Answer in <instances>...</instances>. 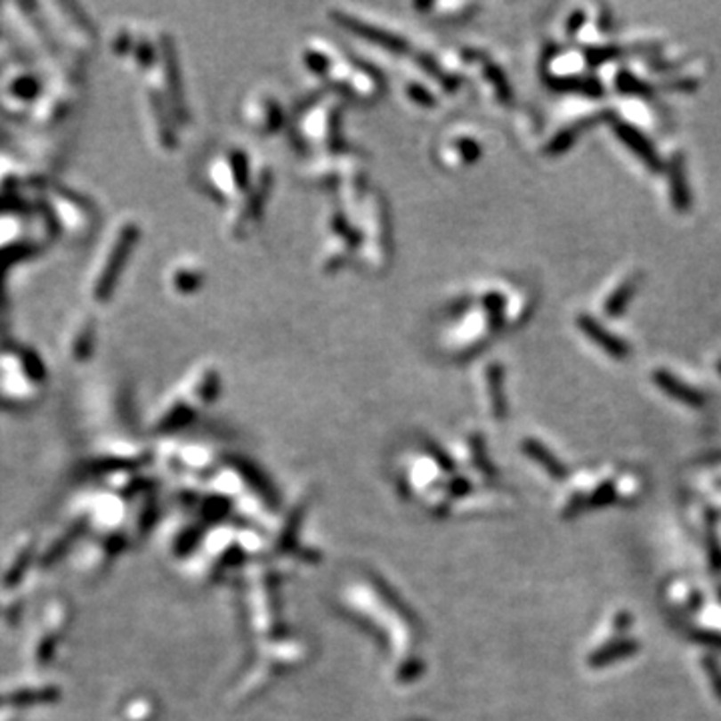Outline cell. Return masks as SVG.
<instances>
[{"instance_id": "cell-1", "label": "cell", "mask_w": 721, "mask_h": 721, "mask_svg": "<svg viewBox=\"0 0 721 721\" xmlns=\"http://www.w3.org/2000/svg\"><path fill=\"white\" fill-rule=\"evenodd\" d=\"M505 312L507 295L495 287L463 296L455 319L443 331V351L459 359L481 351L505 327Z\"/></svg>"}, {"instance_id": "cell-2", "label": "cell", "mask_w": 721, "mask_h": 721, "mask_svg": "<svg viewBox=\"0 0 721 721\" xmlns=\"http://www.w3.org/2000/svg\"><path fill=\"white\" fill-rule=\"evenodd\" d=\"M352 221L359 232L357 256L360 264L375 275L387 272L393 263V227L383 192L369 189L365 200L352 215Z\"/></svg>"}, {"instance_id": "cell-3", "label": "cell", "mask_w": 721, "mask_h": 721, "mask_svg": "<svg viewBox=\"0 0 721 721\" xmlns=\"http://www.w3.org/2000/svg\"><path fill=\"white\" fill-rule=\"evenodd\" d=\"M320 240L317 248V269L333 275L359 251V232L352 216L341 205H328L319 223Z\"/></svg>"}, {"instance_id": "cell-4", "label": "cell", "mask_w": 721, "mask_h": 721, "mask_svg": "<svg viewBox=\"0 0 721 721\" xmlns=\"http://www.w3.org/2000/svg\"><path fill=\"white\" fill-rule=\"evenodd\" d=\"M275 176L267 165L255 166L248 187L229 203L224 213V235L232 240H243L263 219L264 207L269 203Z\"/></svg>"}, {"instance_id": "cell-5", "label": "cell", "mask_w": 721, "mask_h": 721, "mask_svg": "<svg viewBox=\"0 0 721 721\" xmlns=\"http://www.w3.org/2000/svg\"><path fill=\"white\" fill-rule=\"evenodd\" d=\"M343 102L336 94H325L309 104L299 117V134L309 147L320 152L343 150L341 147Z\"/></svg>"}, {"instance_id": "cell-6", "label": "cell", "mask_w": 721, "mask_h": 721, "mask_svg": "<svg viewBox=\"0 0 721 721\" xmlns=\"http://www.w3.org/2000/svg\"><path fill=\"white\" fill-rule=\"evenodd\" d=\"M327 80L363 102H375L383 94V78L379 72L335 43H331Z\"/></svg>"}, {"instance_id": "cell-7", "label": "cell", "mask_w": 721, "mask_h": 721, "mask_svg": "<svg viewBox=\"0 0 721 721\" xmlns=\"http://www.w3.org/2000/svg\"><path fill=\"white\" fill-rule=\"evenodd\" d=\"M253 171L255 166L243 149L227 147L208 160L207 182L215 195L231 203L232 198H237L248 187V182L253 179Z\"/></svg>"}, {"instance_id": "cell-8", "label": "cell", "mask_w": 721, "mask_h": 721, "mask_svg": "<svg viewBox=\"0 0 721 721\" xmlns=\"http://www.w3.org/2000/svg\"><path fill=\"white\" fill-rule=\"evenodd\" d=\"M483 157V144L475 134L465 131V126L453 128L441 136L437 147V160L445 171L463 173L465 168L477 165Z\"/></svg>"}, {"instance_id": "cell-9", "label": "cell", "mask_w": 721, "mask_h": 721, "mask_svg": "<svg viewBox=\"0 0 721 721\" xmlns=\"http://www.w3.org/2000/svg\"><path fill=\"white\" fill-rule=\"evenodd\" d=\"M157 61H158V72L160 80H163V101L168 104L173 117L176 118V123H184L189 118L187 102H184V93L181 85V70H179V61H176V53L173 46L171 36L163 35L158 38L157 46Z\"/></svg>"}, {"instance_id": "cell-10", "label": "cell", "mask_w": 721, "mask_h": 721, "mask_svg": "<svg viewBox=\"0 0 721 721\" xmlns=\"http://www.w3.org/2000/svg\"><path fill=\"white\" fill-rule=\"evenodd\" d=\"M139 237H141L139 224L126 223L125 227L120 229L115 245H112V248H110L109 259H107V263H104L101 277H99V280H96L94 296L99 301H107L112 295V291H115L118 279H120V275H123V269L128 261V256H131L133 248L136 247V243H139Z\"/></svg>"}, {"instance_id": "cell-11", "label": "cell", "mask_w": 721, "mask_h": 721, "mask_svg": "<svg viewBox=\"0 0 721 721\" xmlns=\"http://www.w3.org/2000/svg\"><path fill=\"white\" fill-rule=\"evenodd\" d=\"M357 157L349 150H335V152H320L317 158L309 160L307 165L303 166L301 179L311 184V187L328 190V189H339V184L343 182L344 174L351 168V165L355 163Z\"/></svg>"}, {"instance_id": "cell-12", "label": "cell", "mask_w": 721, "mask_h": 721, "mask_svg": "<svg viewBox=\"0 0 721 721\" xmlns=\"http://www.w3.org/2000/svg\"><path fill=\"white\" fill-rule=\"evenodd\" d=\"M331 19L339 24L341 28L349 30L351 35H355L357 38L363 40V43L377 46L379 51L391 53V54H407L409 53V45L403 36L393 35V32H389L387 28L377 27V24L359 19V16H355V14L331 11Z\"/></svg>"}, {"instance_id": "cell-13", "label": "cell", "mask_w": 721, "mask_h": 721, "mask_svg": "<svg viewBox=\"0 0 721 721\" xmlns=\"http://www.w3.org/2000/svg\"><path fill=\"white\" fill-rule=\"evenodd\" d=\"M243 118L251 131L259 134H275L283 126V109L275 94L255 91L243 102Z\"/></svg>"}, {"instance_id": "cell-14", "label": "cell", "mask_w": 721, "mask_h": 721, "mask_svg": "<svg viewBox=\"0 0 721 721\" xmlns=\"http://www.w3.org/2000/svg\"><path fill=\"white\" fill-rule=\"evenodd\" d=\"M505 371L499 360H485L479 365L477 371V387L481 401L489 413L495 419H503L507 413V403H505Z\"/></svg>"}, {"instance_id": "cell-15", "label": "cell", "mask_w": 721, "mask_h": 721, "mask_svg": "<svg viewBox=\"0 0 721 721\" xmlns=\"http://www.w3.org/2000/svg\"><path fill=\"white\" fill-rule=\"evenodd\" d=\"M613 133L617 134V139H620L625 147H628L633 155H636L641 163L649 168V171L652 173L663 171L665 165L661 160V155L655 150L652 141H649L644 133L637 131L636 126L629 123H623V120H615Z\"/></svg>"}, {"instance_id": "cell-16", "label": "cell", "mask_w": 721, "mask_h": 721, "mask_svg": "<svg viewBox=\"0 0 721 721\" xmlns=\"http://www.w3.org/2000/svg\"><path fill=\"white\" fill-rule=\"evenodd\" d=\"M147 104H149L152 126H155V136H157L158 147L166 152H173L176 147H179V139H176V131L173 125L176 118L173 117L168 104L163 101V96H160L157 91H149Z\"/></svg>"}, {"instance_id": "cell-17", "label": "cell", "mask_w": 721, "mask_h": 721, "mask_svg": "<svg viewBox=\"0 0 721 721\" xmlns=\"http://www.w3.org/2000/svg\"><path fill=\"white\" fill-rule=\"evenodd\" d=\"M575 323H577V327L581 328L583 335L587 336L589 341L595 343L597 347L604 349L609 357L620 359V360L629 357V351H631L629 344L625 343L623 339H620V336H617L615 333L609 331V328H605L604 325H601L595 317L585 315V312H583V315H579L575 319Z\"/></svg>"}, {"instance_id": "cell-18", "label": "cell", "mask_w": 721, "mask_h": 721, "mask_svg": "<svg viewBox=\"0 0 721 721\" xmlns=\"http://www.w3.org/2000/svg\"><path fill=\"white\" fill-rule=\"evenodd\" d=\"M668 184H669V197L671 205L676 207L677 213H689L693 207L692 187L687 182V171H685V157L684 152H676L668 160Z\"/></svg>"}, {"instance_id": "cell-19", "label": "cell", "mask_w": 721, "mask_h": 721, "mask_svg": "<svg viewBox=\"0 0 721 721\" xmlns=\"http://www.w3.org/2000/svg\"><path fill=\"white\" fill-rule=\"evenodd\" d=\"M653 383L665 393V395L679 401V403L689 405V407L705 405V397L701 391H697L695 387H692V385L681 381L677 375H673L671 371H668V369H657V371H653Z\"/></svg>"}, {"instance_id": "cell-20", "label": "cell", "mask_w": 721, "mask_h": 721, "mask_svg": "<svg viewBox=\"0 0 721 721\" xmlns=\"http://www.w3.org/2000/svg\"><path fill=\"white\" fill-rule=\"evenodd\" d=\"M205 279H207L205 269L200 267L197 261H184L176 264L171 271L168 283H171V288L176 295L190 296L203 288Z\"/></svg>"}, {"instance_id": "cell-21", "label": "cell", "mask_w": 721, "mask_h": 721, "mask_svg": "<svg viewBox=\"0 0 721 721\" xmlns=\"http://www.w3.org/2000/svg\"><path fill=\"white\" fill-rule=\"evenodd\" d=\"M545 80L551 88L561 93H581L589 99H599L604 96V85L595 77H573V75H553L545 72Z\"/></svg>"}, {"instance_id": "cell-22", "label": "cell", "mask_w": 721, "mask_h": 721, "mask_svg": "<svg viewBox=\"0 0 721 721\" xmlns=\"http://www.w3.org/2000/svg\"><path fill=\"white\" fill-rule=\"evenodd\" d=\"M401 93H403V99L411 104L413 109H419V110H431L435 109L437 104V94L433 88L423 83L421 78H417L413 75H409L403 85H401Z\"/></svg>"}, {"instance_id": "cell-23", "label": "cell", "mask_w": 721, "mask_h": 721, "mask_svg": "<svg viewBox=\"0 0 721 721\" xmlns=\"http://www.w3.org/2000/svg\"><path fill=\"white\" fill-rule=\"evenodd\" d=\"M604 117H605V115H601V117H597V118H585V120H579V123H575V125H571V126L561 128V131L547 142V147H545V152H547V155H553V157H555V155H563V152H567L569 149L573 147L575 139L585 131V126L595 125L597 120H601Z\"/></svg>"}, {"instance_id": "cell-24", "label": "cell", "mask_w": 721, "mask_h": 721, "mask_svg": "<svg viewBox=\"0 0 721 721\" xmlns=\"http://www.w3.org/2000/svg\"><path fill=\"white\" fill-rule=\"evenodd\" d=\"M637 649H639V645L631 639L617 641V644H609L605 647H601L599 652L593 653L589 665L591 668H605V665H612L620 660H628V657L636 653Z\"/></svg>"}, {"instance_id": "cell-25", "label": "cell", "mask_w": 721, "mask_h": 721, "mask_svg": "<svg viewBox=\"0 0 721 721\" xmlns=\"http://www.w3.org/2000/svg\"><path fill=\"white\" fill-rule=\"evenodd\" d=\"M523 451L535 459L537 463L541 465L543 469H547L549 475L553 477H565L567 475V469L563 467V463H561L555 455H553L547 447L541 445L539 441L535 439H525L523 441Z\"/></svg>"}, {"instance_id": "cell-26", "label": "cell", "mask_w": 721, "mask_h": 721, "mask_svg": "<svg viewBox=\"0 0 721 721\" xmlns=\"http://www.w3.org/2000/svg\"><path fill=\"white\" fill-rule=\"evenodd\" d=\"M639 288V277H633L628 279L625 283H621L620 287L615 288V291L607 296L605 301V312L609 317H620L623 315L625 311H628L629 303L633 301V296H636Z\"/></svg>"}, {"instance_id": "cell-27", "label": "cell", "mask_w": 721, "mask_h": 721, "mask_svg": "<svg viewBox=\"0 0 721 721\" xmlns=\"http://www.w3.org/2000/svg\"><path fill=\"white\" fill-rule=\"evenodd\" d=\"M415 11H431L435 12L441 20H465L477 11V4L467 3H439V4H415Z\"/></svg>"}, {"instance_id": "cell-28", "label": "cell", "mask_w": 721, "mask_h": 721, "mask_svg": "<svg viewBox=\"0 0 721 721\" xmlns=\"http://www.w3.org/2000/svg\"><path fill=\"white\" fill-rule=\"evenodd\" d=\"M615 86L621 94L644 96V99L652 96V93H653L652 86H649L647 83H644V80H639L636 75H633L631 70H620V72H617Z\"/></svg>"}, {"instance_id": "cell-29", "label": "cell", "mask_w": 721, "mask_h": 721, "mask_svg": "<svg viewBox=\"0 0 721 721\" xmlns=\"http://www.w3.org/2000/svg\"><path fill=\"white\" fill-rule=\"evenodd\" d=\"M620 48L617 46H587L585 48V61L589 67H601L607 61H613L620 56Z\"/></svg>"}, {"instance_id": "cell-30", "label": "cell", "mask_w": 721, "mask_h": 721, "mask_svg": "<svg viewBox=\"0 0 721 721\" xmlns=\"http://www.w3.org/2000/svg\"><path fill=\"white\" fill-rule=\"evenodd\" d=\"M613 497H615L613 485H604V487H599L595 493H593V499L589 505H593V507H604V505L613 501Z\"/></svg>"}, {"instance_id": "cell-31", "label": "cell", "mask_w": 721, "mask_h": 721, "mask_svg": "<svg viewBox=\"0 0 721 721\" xmlns=\"http://www.w3.org/2000/svg\"><path fill=\"white\" fill-rule=\"evenodd\" d=\"M583 24H585V12H583V11H573L571 14H569V19H567V22H565L567 35H569V36H575L577 32H579V30L583 28Z\"/></svg>"}, {"instance_id": "cell-32", "label": "cell", "mask_w": 721, "mask_h": 721, "mask_svg": "<svg viewBox=\"0 0 721 721\" xmlns=\"http://www.w3.org/2000/svg\"><path fill=\"white\" fill-rule=\"evenodd\" d=\"M705 668H708V671H709V679H711L713 692H716V695L721 700V671H719V668H717L716 661H713V660L705 661Z\"/></svg>"}, {"instance_id": "cell-33", "label": "cell", "mask_w": 721, "mask_h": 721, "mask_svg": "<svg viewBox=\"0 0 721 721\" xmlns=\"http://www.w3.org/2000/svg\"><path fill=\"white\" fill-rule=\"evenodd\" d=\"M717 369H719V375H721V360L717 363Z\"/></svg>"}]
</instances>
